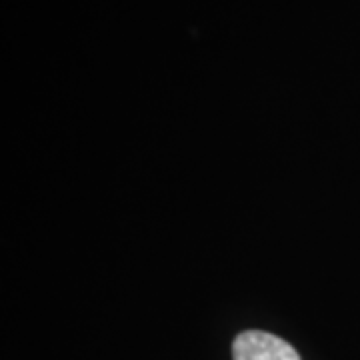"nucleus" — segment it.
Wrapping results in <instances>:
<instances>
[{"label":"nucleus","instance_id":"f257e3e1","mask_svg":"<svg viewBox=\"0 0 360 360\" xmlns=\"http://www.w3.org/2000/svg\"><path fill=\"white\" fill-rule=\"evenodd\" d=\"M234 360H300L298 352L286 340L262 330H246L234 338Z\"/></svg>","mask_w":360,"mask_h":360}]
</instances>
